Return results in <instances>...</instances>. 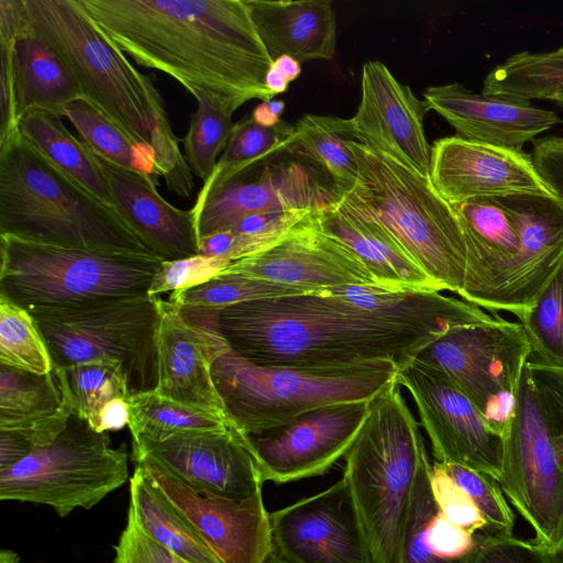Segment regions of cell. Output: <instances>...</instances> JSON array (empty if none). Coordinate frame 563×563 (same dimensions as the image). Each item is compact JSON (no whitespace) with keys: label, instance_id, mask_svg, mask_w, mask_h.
Instances as JSON below:
<instances>
[{"label":"cell","instance_id":"obj_1","mask_svg":"<svg viewBox=\"0 0 563 563\" xmlns=\"http://www.w3.org/2000/svg\"><path fill=\"white\" fill-rule=\"evenodd\" d=\"M100 31L139 65L178 81L195 99L236 110L273 99V63L244 0H78Z\"/></svg>","mask_w":563,"mask_h":563},{"label":"cell","instance_id":"obj_2","mask_svg":"<svg viewBox=\"0 0 563 563\" xmlns=\"http://www.w3.org/2000/svg\"><path fill=\"white\" fill-rule=\"evenodd\" d=\"M216 324L232 352L263 366H399L437 339L324 290L231 305L218 309Z\"/></svg>","mask_w":563,"mask_h":563},{"label":"cell","instance_id":"obj_3","mask_svg":"<svg viewBox=\"0 0 563 563\" xmlns=\"http://www.w3.org/2000/svg\"><path fill=\"white\" fill-rule=\"evenodd\" d=\"M24 27L47 44L81 97L132 142L155 156L167 188L189 198L194 177L154 76L137 70L78 0H18Z\"/></svg>","mask_w":563,"mask_h":563},{"label":"cell","instance_id":"obj_4","mask_svg":"<svg viewBox=\"0 0 563 563\" xmlns=\"http://www.w3.org/2000/svg\"><path fill=\"white\" fill-rule=\"evenodd\" d=\"M4 234L69 247L156 255L115 208L54 164L20 131L0 143V235Z\"/></svg>","mask_w":563,"mask_h":563},{"label":"cell","instance_id":"obj_5","mask_svg":"<svg viewBox=\"0 0 563 563\" xmlns=\"http://www.w3.org/2000/svg\"><path fill=\"white\" fill-rule=\"evenodd\" d=\"M352 148L358 177L340 202L388 231L442 290L461 295L467 247L452 205L429 177L361 142Z\"/></svg>","mask_w":563,"mask_h":563},{"label":"cell","instance_id":"obj_6","mask_svg":"<svg viewBox=\"0 0 563 563\" xmlns=\"http://www.w3.org/2000/svg\"><path fill=\"white\" fill-rule=\"evenodd\" d=\"M397 379L376 395L345 455L346 481L374 563H400L404 526L421 464L428 460L417 420Z\"/></svg>","mask_w":563,"mask_h":563},{"label":"cell","instance_id":"obj_7","mask_svg":"<svg viewBox=\"0 0 563 563\" xmlns=\"http://www.w3.org/2000/svg\"><path fill=\"white\" fill-rule=\"evenodd\" d=\"M388 360L345 366H263L229 347L211 368L214 386L232 423L257 435L290 423L312 409L371 400L396 379Z\"/></svg>","mask_w":563,"mask_h":563},{"label":"cell","instance_id":"obj_8","mask_svg":"<svg viewBox=\"0 0 563 563\" xmlns=\"http://www.w3.org/2000/svg\"><path fill=\"white\" fill-rule=\"evenodd\" d=\"M164 260L0 235V296L27 312L147 294Z\"/></svg>","mask_w":563,"mask_h":563},{"label":"cell","instance_id":"obj_9","mask_svg":"<svg viewBox=\"0 0 563 563\" xmlns=\"http://www.w3.org/2000/svg\"><path fill=\"white\" fill-rule=\"evenodd\" d=\"M163 298L148 294L31 311L55 367L122 365L130 394L157 386L156 332Z\"/></svg>","mask_w":563,"mask_h":563},{"label":"cell","instance_id":"obj_10","mask_svg":"<svg viewBox=\"0 0 563 563\" xmlns=\"http://www.w3.org/2000/svg\"><path fill=\"white\" fill-rule=\"evenodd\" d=\"M128 459L125 444L112 448L73 413L49 445L0 471V499L47 505L59 517L90 509L128 481Z\"/></svg>","mask_w":563,"mask_h":563},{"label":"cell","instance_id":"obj_11","mask_svg":"<svg viewBox=\"0 0 563 563\" xmlns=\"http://www.w3.org/2000/svg\"><path fill=\"white\" fill-rule=\"evenodd\" d=\"M531 353L521 323L492 318L449 330L411 358L454 384L504 435Z\"/></svg>","mask_w":563,"mask_h":563},{"label":"cell","instance_id":"obj_12","mask_svg":"<svg viewBox=\"0 0 563 563\" xmlns=\"http://www.w3.org/2000/svg\"><path fill=\"white\" fill-rule=\"evenodd\" d=\"M499 485L534 530V541L563 551V453L527 365L504 433Z\"/></svg>","mask_w":563,"mask_h":563},{"label":"cell","instance_id":"obj_13","mask_svg":"<svg viewBox=\"0 0 563 563\" xmlns=\"http://www.w3.org/2000/svg\"><path fill=\"white\" fill-rule=\"evenodd\" d=\"M341 196L331 181L290 150L236 175L208 191H198L190 209L198 240L227 231L245 218L285 210H320Z\"/></svg>","mask_w":563,"mask_h":563},{"label":"cell","instance_id":"obj_14","mask_svg":"<svg viewBox=\"0 0 563 563\" xmlns=\"http://www.w3.org/2000/svg\"><path fill=\"white\" fill-rule=\"evenodd\" d=\"M396 379L416 404L437 462L459 464L499 483L504 435L468 397L439 372L413 358L398 366Z\"/></svg>","mask_w":563,"mask_h":563},{"label":"cell","instance_id":"obj_15","mask_svg":"<svg viewBox=\"0 0 563 563\" xmlns=\"http://www.w3.org/2000/svg\"><path fill=\"white\" fill-rule=\"evenodd\" d=\"M132 460L196 490L230 499H246L262 490L264 483L249 435L234 424L189 431L164 441L132 439Z\"/></svg>","mask_w":563,"mask_h":563},{"label":"cell","instance_id":"obj_16","mask_svg":"<svg viewBox=\"0 0 563 563\" xmlns=\"http://www.w3.org/2000/svg\"><path fill=\"white\" fill-rule=\"evenodd\" d=\"M273 553L288 563H374L346 481L269 512Z\"/></svg>","mask_w":563,"mask_h":563},{"label":"cell","instance_id":"obj_17","mask_svg":"<svg viewBox=\"0 0 563 563\" xmlns=\"http://www.w3.org/2000/svg\"><path fill=\"white\" fill-rule=\"evenodd\" d=\"M371 400L319 407L288 424L249 435L263 482L283 484L325 473L352 448Z\"/></svg>","mask_w":563,"mask_h":563},{"label":"cell","instance_id":"obj_18","mask_svg":"<svg viewBox=\"0 0 563 563\" xmlns=\"http://www.w3.org/2000/svg\"><path fill=\"white\" fill-rule=\"evenodd\" d=\"M217 311L177 307L163 300L156 332L155 391L180 404L227 416L211 374L214 360L229 347L218 332Z\"/></svg>","mask_w":563,"mask_h":563},{"label":"cell","instance_id":"obj_19","mask_svg":"<svg viewBox=\"0 0 563 563\" xmlns=\"http://www.w3.org/2000/svg\"><path fill=\"white\" fill-rule=\"evenodd\" d=\"M318 211L306 217L273 246L232 262L221 273L313 291L375 285L373 276L355 253L319 225Z\"/></svg>","mask_w":563,"mask_h":563},{"label":"cell","instance_id":"obj_20","mask_svg":"<svg viewBox=\"0 0 563 563\" xmlns=\"http://www.w3.org/2000/svg\"><path fill=\"white\" fill-rule=\"evenodd\" d=\"M424 100L400 84L385 64L368 60L361 76V100L352 118L362 144L430 178L431 146Z\"/></svg>","mask_w":563,"mask_h":563},{"label":"cell","instance_id":"obj_21","mask_svg":"<svg viewBox=\"0 0 563 563\" xmlns=\"http://www.w3.org/2000/svg\"><path fill=\"white\" fill-rule=\"evenodd\" d=\"M142 465L192 522L221 563H263L273 552L269 512L262 490L242 500L196 490L165 472Z\"/></svg>","mask_w":563,"mask_h":563},{"label":"cell","instance_id":"obj_22","mask_svg":"<svg viewBox=\"0 0 563 563\" xmlns=\"http://www.w3.org/2000/svg\"><path fill=\"white\" fill-rule=\"evenodd\" d=\"M430 180L451 205L474 198L550 192L541 181L531 155L522 150L473 142L459 135L434 141Z\"/></svg>","mask_w":563,"mask_h":563},{"label":"cell","instance_id":"obj_23","mask_svg":"<svg viewBox=\"0 0 563 563\" xmlns=\"http://www.w3.org/2000/svg\"><path fill=\"white\" fill-rule=\"evenodd\" d=\"M514 219L520 251L497 310L520 318L563 263V205L552 194L495 197Z\"/></svg>","mask_w":563,"mask_h":563},{"label":"cell","instance_id":"obj_24","mask_svg":"<svg viewBox=\"0 0 563 563\" xmlns=\"http://www.w3.org/2000/svg\"><path fill=\"white\" fill-rule=\"evenodd\" d=\"M423 100L462 139L516 151L561 122L555 112L529 100L476 93L457 82L426 88Z\"/></svg>","mask_w":563,"mask_h":563},{"label":"cell","instance_id":"obj_25","mask_svg":"<svg viewBox=\"0 0 563 563\" xmlns=\"http://www.w3.org/2000/svg\"><path fill=\"white\" fill-rule=\"evenodd\" d=\"M95 155L115 209L154 254L164 261L199 254L191 210L168 202L157 191V177L120 167L97 153Z\"/></svg>","mask_w":563,"mask_h":563},{"label":"cell","instance_id":"obj_26","mask_svg":"<svg viewBox=\"0 0 563 563\" xmlns=\"http://www.w3.org/2000/svg\"><path fill=\"white\" fill-rule=\"evenodd\" d=\"M452 207L467 247L465 285L460 296L474 306L497 310L520 251L517 225L495 198H474Z\"/></svg>","mask_w":563,"mask_h":563},{"label":"cell","instance_id":"obj_27","mask_svg":"<svg viewBox=\"0 0 563 563\" xmlns=\"http://www.w3.org/2000/svg\"><path fill=\"white\" fill-rule=\"evenodd\" d=\"M73 413L63 367L38 375L0 364V430H16L35 451L49 445Z\"/></svg>","mask_w":563,"mask_h":563},{"label":"cell","instance_id":"obj_28","mask_svg":"<svg viewBox=\"0 0 563 563\" xmlns=\"http://www.w3.org/2000/svg\"><path fill=\"white\" fill-rule=\"evenodd\" d=\"M269 57L288 55L300 64L335 55L336 18L328 0H244Z\"/></svg>","mask_w":563,"mask_h":563},{"label":"cell","instance_id":"obj_29","mask_svg":"<svg viewBox=\"0 0 563 563\" xmlns=\"http://www.w3.org/2000/svg\"><path fill=\"white\" fill-rule=\"evenodd\" d=\"M319 225L363 262L375 285L388 290H442L378 223L354 213L340 200L317 212Z\"/></svg>","mask_w":563,"mask_h":563},{"label":"cell","instance_id":"obj_30","mask_svg":"<svg viewBox=\"0 0 563 563\" xmlns=\"http://www.w3.org/2000/svg\"><path fill=\"white\" fill-rule=\"evenodd\" d=\"M324 291L382 319L437 338L453 328L493 318L477 306L438 290H388L377 285H354Z\"/></svg>","mask_w":563,"mask_h":563},{"label":"cell","instance_id":"obj_31","mask_svg":"<svg viewBox=\"0 0 563 563\" xmlns=\"http://www.w3.org/2000/svg\"><path fill=\"white\" fill-rule=\"evenodd\" d=\"M431 473L428 459L421 464L412 488L402 531L400 563H470L482 543L440 511Z\"/></svg>","mask_w":563,"mask_h":563},{"label":"cell","instance_id":"obj_32","mask_svg":"<svg viewBox=\"0 0 563 563\" xmlns=\"http://www.w3.org/2000/svg\"><path fill=\"white\" fill-rule=\"evenodd\" d=\"M13 79L18 123L33 110L63 117L70 102L82 98L66 66L47 44L24 27L21 14L13 44Z\"/></svg>","mask_w":563,"mask_h":563},{"label":"cell","instance_id":"obj_33","mask_svg":"<svg viewBox=\"0 0 563 563\" xmlns=\"http://www.w3.org/2000/svg\"><path fill=\"white\" fill-rule=\"evenodd\" d=\"M128 511L148 537L188 563H221L198 529L142 465H135L130 478Z\"/></svg>","mask_w":563,"mask_h":563},{"label":"cell","instance_id":"obj_34","mask_svg":"<svg viewBox=\"0 0 563 563\" xmlns=\"http://www.w3.org/2000/svg\"><path fill=\"white\" fill-rule=\"evenodd\" d=\"M354 142L361 140L352 118L305 114L295 124L291 150L322 173L342 197L353 189L358 177Z\"/></svg>","mask_w":563,"mask_h":563},{"label":"cell","instance_id":"obj_35","mask_svg":"<svg viewBox=\"0 0 563 563\" xmlns=\"http://www.w3.org/2000/svg\"><path fill=\"white\" fill-rule=\"evenodd\" d=\"M19 131L76 181L115 208L108 181L93 151L70 133L60 115L43 110L30 111L21 118Z\"/></svg>","mask_w":563,"mask_h":563},{"label":"cell","instance_id":"obj_36","mask_svg":"<svg viewBox=\"0 0 563 563\" xmlns=\"http://www.w3.org/2000/svg\"><path fill=\"white\" fill-rule=\"evenodd\" d=\"M483 93L529 101L550 100L563 107V46L510 56L486 76Z\"/></svg>","mask_w":563,"mask_h":563},{"label":"cell","instance_id":"obj_37","mask_svg":"<svg viewBox=\"0 0 563 563\" xmlns=\"http://www.w3.org/2000/svg\"><path fill=\"white\" fill-rule=\"evenodd\" d=\"M128 402L132 439L164 441L189 431L218 430L233 424L225 415L180 404L155 390L133 394Z\"/></svg>","mask_w":563,"mask_h":563},{"label":"cell","instance_id":"obj_38","mask_svg":"<svg viewBox=\"0 0 563 563\" xmlns=\"http://www.w3.org/2000/svg\"><path fill=\"white\" fill-rule=\"evenodd\" d=\"M295 142V125L280 121L274 128L257 124L251 115L234 123L230 139L214 169L201 186L208 191L222 186L236 175L289 152Z\"/></svg>","mask_w":563,"mask_h":563},{"label":"cell","instance_id":"obj_39","mask_svg":"<svg viewBox=\"0 0 563 563\" xmlns=\"http://www.w3.org/2000/svg\"><path fill=\"white\" fill-rule=\"evenodd\" d=\"M63 117L98 155L120 167L158 178L155 156L132 142L89 101L79 98L70 102Z\"/></svg>","mask_w":563,"mask_h":563},{"label":"cell","instance_id":"obj_40","mask_svg":"<svg viewBox=\"0 0 563 563\" xmlns=\"http://www.w3.org/2000/svg\"><path fill=\"white\" fill-rule=\"evenodd\" d=\"M197 109L190 115L189 128L181 140L185 159L196 177L206 181L223 152L234 123L236 109L217 99H196Z\"/></svg>","mask_w":563,"mask_h":563},{"label":"cell","instance_id":"obj_41","mask_svg":"<svg viewBox=\"0 0 563 563\" xmlns=\"http://www.w3.org/2000/svg\"><path fill=\"white\" fill-rule=\"evenodd\" d=\"M312 292L318 291L239 274L220 273L198 286L173 291L168 301L177 307L222 309L251 300Z\"/></svg>","mask_w":563,"mask_h":563},{"label":"cell","instance_id":"obj_42","mask_svg":"<svg viewBox=\"0 0 563 563\" xmlns=\"http://www.w3.org/2000/svg\"><path fill=\"white\" fill-rule=\"evenodd\" d=\"M519 319L538 362L563 369V263Z\"/></svg>","mask_w":563,"mask_h":563},{"label":"cell","instance_id":"obj_43","mask_svg":"<svg viewBox=\"0 0 563 563\" xmlns=\"http://www.w3.org/2000/svg\"><path fill=\"white\" fill-rule=\"evenodd\" d=\"M74 404V413L98 430L104 406L115 398L131 394L122 365L98 361L63 367Z\"/></svg>","mask_w":563,"mask_h":563},{"label":"cell","instance_id":"obj_44","mask_svg":"<svg viewBox=\"0 0 563 563\" xmlns=\"http://www.w3.org/2000/svg\"><path fill=\"white\" fill-rule=\"evenodd\" d=\"M0 364L43 375L53 371L49 351L33 317L0 296Z\"/></svg>","mask_w":563,"mask_h":563},{"label":"cell","instance_id":"obj_45","mask_svg":"<svg viewBox=\"0 0 563 563\" xmlns=\"http://www.w3.org/2000/svg\"><path fill=\"white\" fill-rule=\"evenodd\" d=\"M439 464L467 493L482 518L498 539L512 537L515 516L498 481L490 475L459 464Z\"/></svg>","mask_w":563,"mask_h":563},{"label":"cell","instance_id":"obj_46","mask_svg":"<svg viewBox=\"0 0 563 563\" xmlns=\"http://www.w3.org/2000/svg\"><path fill=\"white\" fill-rule=\"evenodd\" d=\"M19 26L18 0H0V143L19 131L13 79V44Z\"/></svg>","mask_w":563,"mask_h":563},{"label":"cell","instance_id":"obj_47","mask_svg":"<svg viewBox=\"0 0 563 563\" xmlns=\"http://www.w3.org/2000/svg\"><path fill=\"white\" fill-rule=\"evenodd\" d=\"M432 490L440 511L452 523L472 533L482 544L498 539L488 528L467 493L440 466L432 465Z\"/></svg>","mask_w":563,"mask_h":563},{"label":"cell","instance_id":"obj_48","mask_svg":"<svg viewBox=\"0 0 563 563\" xmlns=\"http://www.w3.org/2000/svg\"><path fill=\"white\" fill-rule=\"evenodd\" d=\"M232 262L220 256L195 255L163 261L147 294L161 296L166 291L188 289L203 284L223 272Z\"/></svg>","mask_w":563,"mask_h":563},{"label":"cell","instance_id":"obj_49","mask_svg":"<svg viewBox=\"0 0 563 563\" xmlns=\"http://www.w3.org/2000/svg\"><path fill=\"white\" fill-rule=\"evenodd\" d=\"M470 563H563V551L551 550L534 540L499 538L481 544Z\"/></svg>","mask_w":563,"mask_h":563},{"label":"cell","instance_id":"obj_50","mask_svg":"<svg viewBox=\"0 0 563 563\" xmlns=\"http://www.w3.org/2000/svg\"><path fill=\"white\" fill-rule=\"evenodd\" d=\"M112 563H188L148 537L128 511Z\"/></svg>","mask_w":563,"mask_h":563},{"label":"cell","instance_id":"obj_51","mask_svg":"<svg viewBox=\"0 0 563 563\" xmlns=\"http://www.w3.org/2000/svg\"><path fill=\"white\" fill-rule=\"evenodd\" d=\"M547 420L563 453V369L527 363Z\"/></svg>","mask_w":563,"mask_h":563},{"label":"cell","instance_id":"obj_52","mask_svg":"<svg viewBox=\"0 0 563 563\" xmlns=\"http://www.w3.org/2000/svg\"><path fill=\"white\" fill-rule=\"evenodd\" d=\"M283 239L256 235L230 229L199 241V254L220 256L235 262L262 252Z\"/></svg>","mask_w":563,"mask_h":563},{"label":"cell","instance_id":"obj_53","mask_svg":"<svg viewBox=\"0 0 563 563\" xmlns=\"http://www.w3.org/2000/svg\"><path fill=\"white\" fill-rule=\"evenodd\" d=\"M531 159L543 185L563 205V136L534 141Z\"/></svg>","mask_w":563,"mask_h":563},{"label":"cell","instance_id":"obj_54","mask_svg":"<svg viewBox=\"0 0 563 563\" xmlns=\"http://www.w3.org/2000/svg\"><path fill=\"white\" fill-rule=\"evenodd\" d=\"M129 398H115L100 412L98 432L118 431L128 426L130 419Z\"/></svg>","mask_w":563,"mask_h":563},{"label":"cell","instance_id":"obj_55","mask_svg":"<svg viewBox=\"0 0 563 563\" xmlns=\"http://www.w3.org/2000/svg\"><path fill=\"white\" fill-rule=\"evenodd\" d=\"M285 107L283 100H265L253 109L251 117L262 126L274 128L282 121L280 115L285 111Z\"/></svg>","mask_w":563,"mask_h":563},{"label":"cell","instance_id":"obj_56","mask_svg":"<svg viewBox=\"0 0 563 563\" xmlns=\"http://www.w3.org/2000/svg\"><path fill=\"white\" fill-rule=\"evenodd\" d=\"M271 66L283 74L289 82L296 80L301 73V64L288 55L276 58Z\"/></svg>","mask_w":563,"mask_h":563},{"label":"cell","instance_id":"obj_57","mask_svg":"<svg viewBox=\"0 0 563 563\" xmlns=\"http://www.w3.org/2000/svg\"><path fill=\"white\" fill-rule=\"evenodd\" d=\"M265 85L268 91L273 95H279L288 89L289 81L274 67H269L266 77Z\"/></svg>","mask_w":563,"mask_h":563},{"label":"cell","instance_id":"obj_58","mask_svg":"<svg viewBox=\"0 0 563 563\" xmlns=\"http://www.w3.org/2000/svg\"><path fill=\"white\" fill-rule=\"evenodd\" d=\"M0 563H20V558L14 551L2 549L0 551Z\"/></svg>","mask_w":563,"mask_h":563},{"label":"cell","instance_id":"obj_59","mask_svg":"<svg viewBox=\"0 0 563 563\" xmlns=\"http://www.w3.org/2000/svg\"><path fill=\"white\" fill-rule=\"evenodd\" d=\"M263 563H288V562L279 559L277 555H275L272 552L271 555Z\"/></svg>","mask_w":563,"mask_h":563}]
</instances>
